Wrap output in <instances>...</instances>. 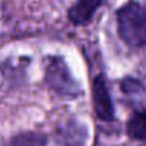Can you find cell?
I'll return each instance as SVG.
<instances>
[{"label":"cell","mask_w":146,"mask_h":146,"mask_svg":"<svg viewBox=\"0 0 146 146\" xmlns=\"http://www.w3.org/2000/svg\"><path fill=\"white\" fill-rule=\"evenodd\" d=\"M117 35L132 47H142L146 44V9L135 2L125 3L116 12Z\"/></svg>","instance_id":"obj_1"},{"label":"cell","mask_w":146,"mask_h":146,"mask_svg":"<svg viewBox=\"0 0 146 146\" xmlns=\"http://www.w3.org/2000/svg\"><path fill=\"white\" fill-rule=\"evenodd\" d=\"M126 133L130 139L146 140V110L133 113L126 123Z\"/></svg>","instance_id":"obj_6"},{"label":"cell","mask_w":146,"mask_h":146,"mask_svg":"<svg viewBox=\"0 0 146 146\" xmlns=\"http://www.w3.org/2000/svg\"><path fill=\"white\" fill-rule=\"evenodd\" d=\"M102 3L103 0H78L67 10V19L76 26H85L92 22Z\"/></svg>","instance_id":"obj_4"},{"label":"cell","mask_w":146,"mask_h":146,"mask_svg":"<svg viewBox=\"0 0 146 146\" xmlns=\"http://www.w3.org/2000/svg\"><path fill=\"white\" fill-rule=\"evenodd\" d=\"M120 89L123 95L132 100H137L143 98L145 95V86L137 79H133V78H125L120 82Z\"/></svg>","instance_id":"obj_8"},{"label":"cell","mask_w":146,"mask_h":146,"mask_svg":"<svg viewBox=\"0 0 146 146\" xmlns=\"http://www.w3.org/2000/svg\"><path fill=\"white\" fill-rule=\"evenodd\" d=\"M59 136L63 146H85L89 137V132L82 122L70 119L59 129Z\"/></svg>","instance_id":"obj_5"},{"label":"cell","mask_w":146,"mask_h":146,"mask_svg":"<svg viewBox=\"0 0 146 146\" xmlns=\"http://www.w3.org/2000/svg\"><path fill=\"white\" fill-rule=\"evenodd\" d=\"M12 146H46L47 137L40 132H23L16 135L12 142Z\"/></svg>","instance_id":"obj_7"},{"label":"cell","mask_w":146,"mask_h":146,"mask_svg":"<svg viewBox=\"0 0 146 146\" xmlns=\"http://www.w3.org/2000/svg\"><path fill=\"white\" fill-rule=\"evenodd\" d=\"M44 82L54 93L66 99H76L83 95L80 83L73 78L64 59L57 54L44 57Z\"/></svg>","instance_id":"obj_2"},{"label":"cell","mask_w":146,"mask_h":146,"mask_svg":"<svg viewBox=\"0 0 146 146\" xmlns=\"http://www.w3.org/2000/svg\"><path fill=\"white\" fill-rule=\"evenodd\" d=\"M92 103L98 119H100L102 122L115 120V108L106 85L105 75L102 73L92 80Z\"/></svg>","instance_id":"obj_3"}]
</instances>
